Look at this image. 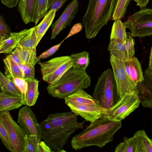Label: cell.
Returning <instances> with one entry per match:
<instances>
[{
  "instance_id": "cell-1",
  "label": "cell",
  "mask_w": 152,
  "mask_h": 152,
  "mask_svg": "<svg viewBox=\"0 0 152 152\" xmlns=\"http://www.w3.org/2000/svg\"><path fill=\"white\" fill-rule=\"evenodd\" d=\"M85 121L79 122L77 115L71 111L49 114L40 123L42 140L53 152L65 151L63 148L70 136L83 129Z\"/></svg>"
},
{
  "instance_id": "cell-2",
  "label": "cell",
  "mask_w": 152,
  "mask_h": 152,
  "mask_svg": "<svg viewBox=\"0 0 152 152\" xmlns=\"http://www.w3.org/2000/svg\"><path fill=\"white\" fill-rule=\"evenodd\" d=\"M122 126L121 121H112L106 117L99 118L91 122L73 137L72 147L75 150L92 146L102 148L113 140L114 134Z\"/></svg>"
},
{
  "instance_id": "cell-3",
  "label": "cell",
  "mask_w": 152,
  "mask_h": 152,
  "mask_svg": "<svg viewBox=\"0 0 152 152\" xmlns=\"http://www.w3.org/2000/svg\"><path fill=\"white\" fill-rule=\"evenodd\" d=\"M115 0H89L82 23L88 39L95 37L112 17Z\"/></svg>"
},
{
  "instance_id": "cell-4",
  "label": "cell",
  "mask_w": 152,
  "mask_h": 152,
  "mask_svg": "<svg viewBox=\"0 0 152 152\" xmlns=\"http://www.w3.org/2000/svg\"><path fill=\"white\" fill-rule=\"evenodd\" d=\"M91 83L90 78L86 70L72 67L55 84H49L46 89L51 96L64 99L79 90L87 88Z\"/></svg>"
},
{
  "instance_id": "cell-5",
  "label": "cell",
  "mask_w": 152,
  "mask_h": 152,
  "mask_svg": "<svg viewBox=\"0 0 152 152\" xmlns=\"http://www.w3.org/2000/svg\"><path fill=\"white\" fill-rule=\"evenodd\" d=\"M64 99L72 112L90 122L104 117L107 110L102 107L83 89L79 90Z\"/></svg>"
},
{
  "instance_id": "cell-6",
  "label": "cell",
  "mask_w": 152,
  "mask_h": 152,
  "mask_svg": "<svg viewBox=\"0 0 152 152\" xmlns=\"http://www.w3.org/2000/svg\"><path fill=\"white\" fill-rule=\"evenodd\" d=\"M93 97L101 106L108 110L120 98L112 69L104 70L99 77L95 85Z\"/></svg>"
},
{
  "instance_id": "cell-7",
  "label": "cell",
  "mask_w": 152,
  "mask_h": 152,
  "mask_svg": "<svg viewBox=\"0 0 152 152\" xmlns=\"http://www.w3.org/2000/svg\"><path fill=\"white\" fill-rule=\"evenodd\" d=\"M38 63L43 80L50 85L55 84L73 65L70 56L56 57L47 61Z\"/></svg>"
},
{
  "instance_id": "cell-8",
  "label": "cell",
  "mask_w": 152,
  "mask_h": 152,
  "mask_svg": "<svg viewBox=\"0 0 152 152\" xmlns=\"http://www.w3.org/2000/svg\"><path fill=\"white\" fill-rule=\"evenodd\" d=\"M133 37L152 35V9L144 8L129 16L124 22Z\"/></svg>"
},
{
  "instance_id": "cell-9",
  "label": "cell",
  "mask_w": 152,
  "mask_h": 152,
  "mask_svg": "<svg viewBox=\"0 0 152 152\" xmlns=\"http://www.w3.org/2000/svg\"><path fill=\"white\" fill-rule=\"evenodd\" d=\"M140 104L137 88L120 97L113 106L107 110L104 117L112 121H121L137 109Z\"/></svg>"
},
{
  "instance_id": "cell-10",
  "label": "cell",
  "mask_w": 152,
  "mask_h": 152,
  "mask_svg": "<svg viewBox=\"0 0 152 152\" xmlns=\"http://www.w3.org/2000/svg\"><path fill=\"white\" fill-rule=\"evenodd\" d=\"M110 61L120 98L126 93L136 90L137 86L130 78L125 69L124 61L110 54Z\"/></svg>"
},
{
  "instance_id": "cell-11",
  "label": "cell",
  "mask_w": 152,
  "mask_h": 152,
  "mask_svg": "<svg viewBox=\"0 0 152 152\" xmlns=\"http://www.w3.org/2000/svg\"><path fill=\"white\" fill-rule=\"evenodd\" d=\"M0 121L10 136L15 152H24L26 134L21 126L14 120L9 111L0 112Z\"/></svg>"
},
{
  "instance_id": "cell-12",
  "label": "cell",
  "mask_w": 152,
  "mask_h": 152,
  "mask_svg": "<svg viewBox=\"0 0 152 152\" xmlns=\"http://www.w3.org/2000/svg\"><path fill=\"white\" fill-rule=\"evenodd\" d=\"M18 123L27 135H35L42 140L40 124L30 107L25 105L19 110Z\"/></svg>"
},
{
  "instance_id": "cell-13",
  "label": "cell",
  "mask_w": 152,
  "mask_h": 152,
  "mask_svg": "<svg viewBox=\"0 0 152 152\" xmlns=\"http://www.w3.org/2000/svg\"><path fill=\"white\" fill-rule=\"evenodd\" d=\"M78 0H73L66 7L59 18L52 25L50 39L56 36L66 26H70L78 10Z\"/></svg>"
},
{
  "instance_id": "cell-14",
  "label": "cell",
  "mask_w": 152,
  "mask_h": 152,
  "mask_svg": "<svg viewBox=\"0 0 152 152\" xmlns=\"http://www.w3.org/2000/svg\"><path fill=\"white\" fill-rule=\"evenodd\" d=\"M144 75V81L137 86L139 96L143 107L152 108V71L147 68Z\"/></svg>"
},
{
  "instance_id": "cell-15",
  "label": "cell",
  "mask_w": 152,
  "mask_h": 152,
  "mask_svg": "<svg viewBox=\"0 0 152 152\" xmlns=\"http://www.w3.org/2000/svg\"><path fill=\"white\" fill-rule=\"evenodd\" d=\"M32 28L18 32H12L7 38L0 39V53L11 54L21 39L30 31Z\"/></svg>"
},
{
  "instance_id": "cell-16",
  "label": "cell",
  "mask_w": 152,
  "mask_h": 152,
  "mask_svg": "<svg viewBox=\"0 0 152 152\" xmlns=\"http://www.w3.org/2000/svg\"><path fill=\"white\" fill-rule=\"evenodd\" d=\"M124 65L127 73L137 86L144 81L141 64L136 57L134 56L125 61Z\"/></svg>"
},
{
  "instance_id": "cell-17",
  "label": "cell",
  "mask_w": 152,
  "mask_h": 152,
  "mask_svg": "<svg viewBox=\"0 0 152 152\" xmlns=\"http://www.w3.org/2000/svg\"><path fill=\"white\" fill-rule=\"evenodd\" d=\"M37 0H19L18 10L25 24L34 22Z\"/></svg>"
},
{
  "instance_id": "cell-18",
  "label": "cell",
  "mask_w": 152,
  "mask_h": 152,
  "mask_svg": "<svg viewBox=\"0 0 152 152\" xmlns=\"http://www.w3.org/2000/svg\"><path fill=\"white\" fill-rule=\"evenodd\" d=\"M23 105L22 97L3 91L0 93V112L10 111L17 109Z\"/></svg>"
},
{
  "instance_id": "cell-19",
  "label": "cell",
  "mask_w": 152,
  "mask_h": 152,
  "mask_svg": "<svg viewBox=\"0 0 152 152\" xmlns=\"http://www.w3.org/2000/svg\"><path fill=\"white\" fill-rule=\"evenodd\" d=\"M135 152H152V139L149 137L144 130H139L132 137Z\"/></svg>"
},
{
  "instance_id": "cell-20",
  "label": "cell",
  "mask_w": 152,
  "mask_h": 152,
  "mask_svg": "<svg viewBox=\"0 0 152 152\" xmlns=\"http://www.w3.org/2000/svg\"><path fill=\"white\" fill-rule=\"evenodd\" d=\"M6 76L12 80L16 77L23 78V72L19 66L14 60L11 54L6 56L3 59Z\"/></svg>"
},
{
  "instance_id": "cell-21",
  "label": "cell",
  "mask_w": 152,
  "mask_h": 152,
  "mask_svg": "<svg viewBox=\"0 0 152 152\" xmlns=\"http://www.w3.org/2000/svg\"><path fill=\"white\" fill-rule=\"evenodd\" d=\"M56 12L54 10H49L40 23L34 27L38 44L52 23Z\"/></svg>"
},
{
  "instance_id": "cell-22",
  "label": "cell",
  "mask_w": 152,
  "mask_h": 152,
  "mask_svg": "<svg viewBox=\"0 0 152 152\" xmlns=\"http://www.w3.org/2000/svg\"><path fill=\"white\" fill-rule=\"evenodd\" d=\"M28 84V89L24 100V105L29 107L34 105L38 99L39 92V81L34 79L26 80Z\"/></svg>"
},
{
  "instance_id": "cell-23",
  "label": "cell",
  "mask_w": 152,
  "mask_h": 152,
  "mask_svg": "<svg viewBox=\"0 0 152 152\" xmlns=\"http://www.w3.org/2000/svg\"><path fill=\"white\" fill-rule=\"evenodd\" d=\"M107 50L117 58L124 61L129 59L125 42L110 39Z\"/></svg>"
},
{
  "instance_id": "cell-24",
  "label": "cell",
  "mask_w": 152,
  "mask_h": 152,
  "mask_svg": "<svg viewBox=\"0 0 152 152\" xmlns=\"http://www.w3.org/2000/svg\"><path fill=\"white\" fill-rule=\"evenodd\" d=\"M18 50L23 64L28 66H34L40 60L37 56L36 49H27L16 47Z\"/></svg>"
},
{
  "instance_id": "cell-25",
  "label": "cell",
  "mask_w": 152,
  "mask_h": 152,
  "mask_svg": "<svg viewBox=\"0 0 152 152\" xmlns=\"http://www.w3.org/2000/svg\"><path fill=\"white\" fill-rule=\"evenodd\" d=\"M126 28L121 19L115 20L112 28L110 39L125 42L126 37Z\"/></svg>"
},
{
  "instance_id": "cell-26",
  "label": "cell",
  "mask_w": 152,
  "mask_h": 152,
  "mask_svg": "<svg viewBox=\"0 0 152 152\" xmlns=\"http://www.w3.org/2000/svg\"><path fill=\"white\" fill-rule=\"evenodd\" d=\"M70 56L73 61V68L86 70L90 63L88 52L83 51L72 54Z\"/></svg>"
},
{
  "instance_id": "cell-27",
  "label": "cell",
  "mask_w": 152,
  "mask_h": 152,
  "mask_svg": "<svg viewBox=\"0 0 152 152\" xmlns=\"http://www.w3.org/2000/svg\"><path fill=\"white\" fill-rule=\"evenodd\" d=\"M0 87L1 91L22 97V94L13 82L0 72Z\"/></svg>"
},
{
  "instance_id": "cell-28",
  "label": "cell",
  "mask_w": 152,
  "mask_h": 152,
  "mask_svg": "<svg viewBox=\"0 0 152 152\" xmlns=\"http://www.w3.org/2000/svg\"><path fill=\"white\" fill-rule=\"evenodd\" d=\"M38 44L34 27H32L31 30L19 41L16 47L27 49H36Z\"/></svg>"
},
{
  "instance_id": "cell-29",
  "label": "cell",
  "mask_w": 152,
  "mask_h": 152,
  "mask_svg": "<svg viewBox=\"0 0 152 152\" xmlns=\"http://www.w3.org/2000/svg\"><path fill=\"white\" fill-rule=\"evenodd\" d=\"M131 1V0H115L112 17L113 20L121 19L124 17Z\"/></svg>"
},
{
  "instance_id": "cell-30",
  "label": "cell",
  "mask_w": 152,
  "mask_h": 152,
  "mask_svg": "<svg viewBox=\"0 0 152 152\" xmlns=\"http://www.w3.org/2000/svg\"><path fill=\"white\" fill-rule=\"evenodd\" d=\"M48 0H37L34 22L35 26L48 12Z\"/></svg>"
},
{
  "instance_id": "cell-31",
  "label": "cell",
  "mask_w": 152,
  "mask_h": 152,
  "mask_svg": "<svg viewBox=\"0 0 152 152\" xmlns=\"http://www.w3.org/2000/svg\"><path fill=\"white\" fill-rule=\"evenodd\" d=\"M115 152H135V146L133 137H124L123 142L116 147Z\"/></svg>"
},
{
  "instance_id": "cell-32",
  "label": "cell",
  "mask_w": 152,
  "mask_h": 152,
  "mask_svg": "<svg viewBox=\"0 0 152 152\" xmlns=\"http://www.w3.org/2000/svg\"><path fill=\"white\" fill-rule=\"evenodd\" d=\"M0 137L6 148L11 152H15L10 136L2 122L0 121Z\"/></svg>"
},
{
  "instance_id": "cell-33",
  "label": "cell",
  "mask_w": 152,
  "mask_h": 152,
  "mask_svg": "<svg viewBox=\"0 0 152 152\" xmlns=\"http://www.w3.org/2000/svg\"><path fill=\"white\" fill-rule=\"evenodd\" d=\"M40 141L36 136L26 135L24 152H37L38 145Z\"/></svg>"
},
{
  "instance_id": "cell-34",
  "label": "cell",
  "mask_w": 152,
  "mask_h": 152,
  "mask_svg": "<svg viewBox=\"0 0 152 152\" xmlns=\"http://www.w3.org/2000/svg\"><path fill=\"white\" fill-rule=\"evenodd\" d=\"M134 42L133 37L130 32H126L125 45L128 53L129 59L134 56L135 54Z\"/></svg>"
},
{
  "instance_id": "cell-35",
  "label": "cell",
  "mask_w": 152,
  "mask_h": 152,
  "mask_svg": "<svg viewBox=\"0 0 152 152\" xmlns=\"http://www.w3.org/2000/svg\"><path fill=\"white\" fill-rule=\"evenodd\" d=\"M13 81L18 89L22 94V98L24 103L25 96L28 89V84L27 82L23 78L20 77L15 78L13 79Z\"/></svg>"
},
{
  "instance_id": "cell-36",
  "label": "cell",
  "mask_w": 152,
  "mask_h": 152,
  "mask_svg": "<svg viewBox=\"0 0 152 152\" xmlns=\"http://www.w3.org/2000/svg\"><path fill=\"white\" fill-rule=\"evenodd\" d=\"M12 32L9 25L5 21L3 15H0V39L9 37Z\"/></svg>"
},
{
  "instance_id": "cell-37",
  "label": "cell",
  "mask_w": 152,
  "mask_h": 152,
  "mask_svg": "<svg viewBox=\"0 0 152 152\" xmlns=\"http://www.w3.org/2000/svg\"><path fill=\"white\" fill-rule=\"evenodd\" d=\"M19 65L23 72V78L26 81L35 79L34 66H28L23 64Z\"/></svg>"
},
{
  "instance_id": "cell-38",
  "label": "cell",
  "mask_w": 152,
  "mask_h": 152,
  "mask_svg": "<svg viewBox=\"0 0 152 152\" xmlns=\"http://www.w3.org/2000/svg\"><path fill=\"white\" fill-rule=\"evenodd\" d=\"M64 41L63 40L60 43L55 45L48 50L42 53L38 57L40 60L47 58L54 54L59 49L62 43Z\"/></svg>"
},
{
  "instance_id": "cell-39",
  "label": "cell",
  "mask_w": 152,
  "mask_h": 152,
  "mask_svg": "<svg viewBox=\"0 0 152 152\" xmlns=\"http://www.w3.org/2000/svg\"><path fill=\"white\" fill-rule=\"evenodd\" d=\"M67 0H49L48 8L49 10H54L56 12L59 10Z\"/></svg>"
},
{
  "instance_id": "cell-40",
  "label": "cell",
  "mask_w": 152,
  "mask_h": 152,
  "mask_svg": "<svg viewBox=\"0 0 152 152\" xmlns=\"http://www.w3.org/2000/svg\"><path fill=\"white\" fill-rule=\"evenodd\" d=\"M53 152L49 146L45 141H41L38 144L37 152Z\"/></svg>"
},
{
  "instance_id": "cell-41",
  "label": "cell",
  "mask_w": 152,
  "mask_h": 152,
  "mask_svg": "<svg viewBox=\"0 0 152 152\" xmlns=\"http://www.w3.org/2000/svg\"><path fill=\"white\" fill-rule=\"evenodd\" d=\"M11 55L13 59L17 64L18 65L23 64L19 53L17 48L14 49Z\"/></svg>"
},
{
  "instance_id": "cell-42",
  "label": "cell",
  "mask_w": 152,
  "mask_h": 152,
  "mask_svg": "<svg viewBox=\"0 0 152 152\" xmlns=\"http://www.w3.org/2000/svg\"><path fill=\"white\" fill-rule=\"evenodd\" d=\"M19 0H1V3L6 7L11 8L18 5Z\"/></svg>"
},
{
  "instance_id": "cell-43",
  "label": "cell",
  "mask_w": 152,
  "mask_h": 152,
  "mask_svg": "<svg viewBox=\"0 0 152 152\" xmlns=\"http://www.w3.org/2000/svg\"><path fill=\"white\" fill-rule=\"evenodd\" d=\"M141 9L145 8L149 0H133Z\"/></svg>"
},
{
  "instance_id": "cell-44",
  "label": "cell",
  "mask_w": 152,
  "mask_h": 152,
  "mask_svg": "<svg viewBox=\"0 0 152 152\" xmlns=\"http://www.w3.org/2000/svg\"><path fill=\"white\" fill-rule=\"evenodd\" d=\"M148 68L152 71V46L151 48Z\"/></svg>"
}]
</instances>
